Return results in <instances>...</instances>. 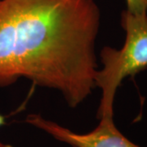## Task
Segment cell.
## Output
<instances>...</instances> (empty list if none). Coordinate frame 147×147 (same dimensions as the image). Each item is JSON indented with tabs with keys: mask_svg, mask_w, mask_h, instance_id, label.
<instances>
[{
	"mask_svg": "<svg viewBox=\"0 0 147 147\" xmlns=\"http://www.w3.org/2000/svg\"><path fill=\"white\" fill-rule=\"evenodd\" d=\"M100 26L94 0H0V88L27 79L76 108L96 88Z\"/></svg>",
	"mask_w": 147,
	"mask_h": 147,
	"instance_id": "obj_1",
	"label": "cell"
},
{
	"mask_svg": "<svg viewBox=\"0 0 147 147\" xmlns=\"http://www.w3.org/2000/svg\"><path fill=\"white\" fill-rule=\"evenodd\" d=\"M121 26L125 31L123 47L105 46L100 50L102 67L95 76L96 88L101 91L97 118L114 115L116 92L123 79L147 68V13L137 15L124 10Z\"/></svg>",
	"mask_w": 147,
	"mask_h": 147,
	"instance_id": "obj_2",
	"label": "cell"
},
{
	"mask_svg": "<svg viewBox=\"0 0 147 147\" xmlns=\"http://www.w3.org/2000/svg\"><path fill=\"white\" fill-rule=\"evenodd\" d=\"M98 119V125L87 133L74 132L38 114L29 115L26 122L71 147H141L127 139L117 128L114 115L100 116Z\"/></svg>",
	"mask_w": 147,
	"mask_h": 147,
	"instance_id": "obj_3",
	"label": "cell"
},
{
	"mask_svg": "<svg viewBox=\"0 0 147 147\" xmlns=\"http://www.w3.org/2000/svg\"><path fill=\"white\" fill-rule=\"evenodd\" d=\"M127 11L133 14H146L147 0H126Z\"/></svg>",
	"mask_w": 147,
	"mask_h": 147,
	"instance_id": "obj_4",
	"label": "cell"
},
{
	"mask_svg": "<svg viewBox=\"0 0 147 147\" xmlns=\"http://www.w3.org/2000/svg\"><path fill=\"white\" fill-rule=\"evenodd\" d=\"M6 123V118L3 115H1L0 114V127L3 126L4 124H5ZM0 147H12L9 146V145H7V144H5V143H3V142H0Z\"/></svg>",
	"mask_w": 147,
	"mask_h": 147,
	"instance_id": "obj_5",
	"label": "cell"
}]
</instances>
